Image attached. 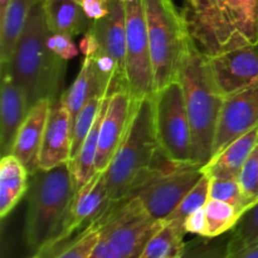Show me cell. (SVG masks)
Returning <instances> with one entry per match:
<instances>
[{"instance_id":"obj_1","label":"cell","mask_w":258,"mask_h":258,"mask_svg":"<svg viewBox=\"0 0 258 258\" xmlns=\"http://www.w3.org/2000/svg\"><path fill=\"white\" fill-rule=\"evenodd\" d=\"M154 96L134 101L127 131L105 170L111 202L131 197L154 174L173 163L159 145Z\"/></svg>"},{"instance_id":"obj_2","label":"cell","mask_w":258,"mask_h":258,"mask_svg":"<svg viewBox=\"0 0 258 258\" xmlns=\"http://www.w3.org/2000/svg\"><path fill=\"white\" fill-rule=\"evenodd\" d=\"M181 12L207 57L258 44V0H184Z\"/></svg>"},{"instance_id":"obj_3","label":"cell","mask_w":258,"mask_h":258,"mask_svg":"<svg viewBox=\"0 0 258 258\" xmlns=\"http://www.w3.org/2000/svg\"><path fill=\"white\" fill-rule=\"evenodd\" d=\"M44 0L33 8L23 34L8 66L19 87L24 91L29 107L43 98L60 97L66 60L48 45L50 30L45 19Z\"/></svg>"},{"instance_id":"obj_4","label":"cell","mask_w":258,"mask_h":258,"mask_svg":"<svg viewBox=\"0 0 258 258\" xmlns=\"http://www.w3.org/2000/svg\"><path fill=\"white\" fill-rule=\"evenodd\" d=\"M193 140V163L203 168L212 159L214 136L224 98L212 77L209 60L189 39L179 73Z\"/></svg>"},{"instance_id":"obj_5","label":"cell","mask_w":258,"mask_h":258,"mask_svg":"<svg viewBox=\"0 0 258 258\" xmlns=\"http://www.w3.org/2000/svg\"><path fill=\"white\" fill-rule=\"evenodd\" d=\"M76 194L71 161L32 175L28 188L24 237L27 246L39 251L57 234Z\"/></svg>"},{"instance_id":"obj_6","label":"cell","mask_w":258,"mask_h":258,"mask_svg":"<svg viewBox=\"0 0 258 258\" xmlns=\"http://www.w3.org/2000/svg\"><path fill=\"white\" fill-rule=\"evenodd\" d=\"M154 73V92L179 80L190 35L173 0H143Z\"/></svg>"},{"instance_id":"obj_7","label":"cell","mask_w":258,"mask_h":258,"mask_svg":"<svg viewBox=\"0 0 258 258\" xmlns=\"http://www.w3.org/2000/svg\"><path fill=\"white\" fill-rule=\"evenodd\" d=\"M161 226L136 197L112 202L103 213L100 238L90 258H138Z\"/></svg>"},{"instance_id":"obj_8","label":"cell","mask_w":258,"mask_h":258,"mask_svg":"<svg viewBox=\"0 0 258 258\" xmlns=\"http://www.w3.org/2000/svg\"><path fill=\"white\" fill-rule=\"evenodd\" d=\"M155 126L161 153L176 164L193 163V140L180 81L155 93Z\"/></svg>"},{"instance_id":"obj_9","label":"cell","mask_w":258,"mask_h":258,"mask_svg":"<svg viewBox=\"0 0 258 258\" xmlns=\"http://www.w3.org/2000/svg\"><path fill=\"white\" fill-rule=\"evenodd\" d=\"M126 14V87L133 101L154 96V73L143 0H121Z\"/></svg>"},{"instance_id":"obj_10","label":"cell","mask_w":258,"mask_h":258,"mask_svg":"<svg viewBox=\"0 0 258 258\" xmlns=\"http://www.w3.org/2000/svg\"><path fill=\"white\" fill-rule=\"evenodd\" d=\"M203 175V168L196 164L170 163L131 197L141 202L151 218L165 222Z\"/></svg>"},{"instance_id":"obj_11","label":"cell","mask_w":258,"mask_h":258,"mask_svg":"<svg viewBox=\"0 0 258 258\" xmlns=\"http://www.w3.org/2000/svg\"><path fill=\"white\" fill-rule=\"evenodd\" d=\"M209 68L222 97L237 95L258 85V44L208 57Z\"/></svg>"},{"instance_id":"obj_12","label":"cell","mask_w":258,"mask_h":258,"mask_svg":"<svg viewBox=\"0 0 258 258\" xmlns=\"http://www.w3.org/2000/svg\"><path fill=\"white\" fill-rule=\"evenodd\" d=\"M258 126V85L226 98L214 136L212 158Z\"/></svg>"},{"instance_id":"obj_13","label":"cell","mask_w":258,"mask_h":258,"mask_svg":"<svg viewBox=\"0 0 258 258\" xmlns=\"http://www.w3.org/2000/svg\"><path fill=\"white\" fill-rule=\"evenodd\" d=\"M133 108L134 101L127 88L120 87L111 91L98 135L96 171L106 170L112 160L127 131Z\"/></svg>"},{"instance_id":"obj_14","label":"cell","mask_w":258,"mask_h":258,"mask_svg":"<svg viewBox=\"0 0 258 258\" xmlns=\"http://www.w3.org/2000/svg\"><path fill=\"white\" fill-rule=\"evenodd\" d=\"M72 159V118L62 96L52 101L42 150L39 169L49 170Z\"/></svg>"},{"instance_id":"obj_15","label":"cell","mask_w":258,"mask_h":258,"mask_svg":"<svg viewBox=\"0 0 258 258\" xmlns=\"http://www.w3.org/2000/svg\"><path fill=\"white\" fill-rule=\"evenodd\" d=\"M30 107L27 96L13 78L8 66H2V98H0V148L2 155L12 154L18 131Z\"/></svg>"},{"instance_id":"obj_16","label":"cell","mask_w":258,"mask_h":258,"mask_svg":"<svg viewBox=\"0 0 258 258\" xmlns=\"http://www.w3.org/2000/svg\"><path fill=\"white\" fill-rule=\"evenodd\" d=\"M50 105V98H43L30 107L13 146L12 154L22 161L30 176L40 170V150Z\"/></svg>"},{"instance_id":"obj_17","label":"cell","mask_w":258,"mask_h":258,"mask_svg":"<svg viewBox=\"0 0 258 258\" xmlns=\"http://www.w3.org/2000/svg\"><path fill=\"white\" fill-rule=\"evenodd\" d=\"M90 30L97 39L100 50L115 60L118 75L126 85V14L123 3L110 0L108 14L98 20H92Z\"/></svg>"},{"instance_id":"obj_18","label":"cell","mask_w":258,"mask_h":258,"mask_svg":"<svg viewBox=\"0 0 258 258\" xmlns=\"http://www.w3.org/2000/svg\"><path fill=\"white\" fill-rule=\"evenodd\" d=\"M258 139V126L229 144L218 155L212 158L203 166V171L209 178L237 179L242 166Z\"/></svg>"},{"instance_id":"obj_19","label":"cell","mask_w":258,"mask_h":258,"mask_svg":"<svg viewBox=\"0 0 258 258\" xmlns=\"http://www.w3.org/2000/svg\"><path fill=\"white\" fill-rule=\"evenodd\" d=\"M42 0H10L0 15V64H9L33 8Z\"/></svg>"},{"instance_id":"obj_20","label":"cell","mask_w":258,"mask_h":258,"mask_svg":"<svg viewBox=\"0 0 258 258\" xmlns=\"http://www.w3.org/2000/svg\"><path fill=\"white\" fill-rule=\"evenodd\" d=\"M29 173L13 154L0 161V217L5 218L17 207L29 188Z\"/></svg>"},{"instance_id":"obj_21","label":"cell","mask_w":258,"mask_h":258,"mask_svg":"<svg viewBox=\"0 0 258 258\" xmlns=\"http://www.w3.org/2000/svg\"><path fill=\"white\" fill-rule=\"evenodd\" d=\"M45 19L52 33L76 35L85 34L92 20L86 15L77 0H44Z\"/></svg>"},{"instance_id":"obj_22","label":"cell","mask_w":258,"mask_h":258,"mask_svg":"<svg viewBox=\"0 0 258 258\" xmlns=\"http://www.w3.org/2000/svg\"><path fill=\"white\" fill-rule=\"evenodd\" d=\"M110 96V95H108ZM108 96L103 100L100 112L93 123L92 128L88 133L87 138L83 141L82 146L75 156L71 159V169H72L73 180H75L76 191L80 190L91 178L96 174V159H97L98 135H100L101 123L107 108Z\"/></svg>"},{"instance_id":"obj_23","label":"cell","mask_w":258,"mask_h":258,"mask_svg":"<svg viewBox=\"0 0 258 258\" xmlns=\"http://www.w3.org/2000/svg\"><path fill=\"white\" fill-rule=\"evenodd\" d=\"M96 91H103V92H111V88L105 87L101 83L97 73L95 70V63L91 55H86L83 59L81 71L78 73L75 82L71 85L67 91L62 93V98L70 111L71 118H72V125L76 116L78 115L83 106L86 105L91 96Z\"/></svg>"},{"instance_id":"obj_24","label":"cell","mask_w":258,"mask_h":258,"mask_svg":"<svg viewBox=\"0 0 258 258\" xmlns=\"http://www.w3.org/2000/svg\"><path fill=\"white\" fill-rule=\"evenodd\" d=\"M185 234L184 224L180 222H163L138 258H179L185 246Z\"/></svg>"},{"instance_id":"obj_25","label":"cell","mask_w":258,"mask_h":258,"mask_svg":"<svg viewBox=\"0 0 258 258\" xmlns=\"http://www.w3.org/2000/svg\"><path fill=\"white\" fill-rule=\"evenodd\" d=\"M206 212V236L218 237L228 233L236 227L243 214L241 209L226 202L209 199L204 207Z\"/></svg>"},{"instance_id":"obj_26","label":"cell","mask_w":258,"mask_h":258,"mask_svg":"<svg viewBox=\"0 0 258 258\" xmlns=\"http://www.w3.org/2000/svg\"><path fill=\"white\" fill-rule=\"evenodd\" d=\"M111 92H103V91H96L90 100L86 102L82 110L76 116L72 125V158L77 154L82 146L83 141L87 138L88 133L92 128L98 112H100L101 105L103 100L110 95Z\"/></svg>"},{"instance_id":"obj_27","label":"cell","mask_w":258,"mask_h":258,"mask_svg":"<svg viewBox=\"0 0 258 258\" xmlns=\"http://www.w3.org/2000/svg\"><path fill=\"white\" fill-rule=\"evenodd\" d=\"M231 232L218 237H201L186 242L179 258H228Z\"/></svg>"},{"instance_id":"obj_28","label":"cell","mask_w":258,"mask_h":258,"mask_svg":"<svg viewBox=\"0 0 258 258\" xmlns=\"http://www.w3.org/2000/svg\"><path fill=\"white\" fill-rule=\"evenodd\" d=\"M102 216L50 258H90L100 238Z\"/></svg>"},{"instance_id":"obj_29","label":"cell","mask_w":258,"mask_h":258,"mask_svg":"<svg viewBox=\"0 0 258 258\" xmlns=\"http://www.w3.org/2000/svg\"><path fill=\"white\" fill-rule=\"evenodd\" d=\"M258 244V202L249 207L231 231V253Z\"/></svg>"},{"instance_id":"obj_30","label":"cell","mask_w":258,"mask_h":258,"mask_svg":"<svg viewBox=\"0 0 258 258\" xmlns=\"http://www.w3.org/2000/svg\"><path fill=\"white\" fill-rule=\"evenodd\" d=\"M209 181H211L209 176L204 174L201 180L194 185V188L184 197L181 203L176 207L175 211L169 216L166 221H176L184 224L186 217L198 209L204 208L207 202L209 201Z\"/></svg>"},{"instance_id":"obj_31","label":"cell","mask_w":258,"mask_h":258,"mask_svg":"<svg viewBox=\"0 0 258 258\" xmlns=\"http://www.w3.org/2000/svg\"><path fill=\"white\" fill-rule=\"evenodd\" d=\"M237 179L247 211L258 202V139Z\"/></svg>"},{"instance_id":"obj_32","label":"cell","mask_w":258,"mask_h":258,"mask_svg":"<svg viewBox=\"0 0 258 258\" xmlns=\"http://www.w3.org/2000/svg\"><path fill=\"white\" fill-rule=\"evenodd\" d=\"M211 179V181H209V199L226 202V203L237 207L242 212L246 211L238 179Z\"/></svg>"},{"instance_id":"obj_33","label":"cell","mask_w":258,"mask_h":258,"mask_svg":"<svg viewBox=\"0 0 258 258\" xmlns=\"http://www.w3.org/2000/svg\"><path fill=\"white\" fill-rule=\"evenodd\" d=\"M48 45L58 57L64 60L76 58L78 54V48L71 35L62 34V33H50L48 38Z\"/></svg>"},{"instance_id":"obj_34","label":"cell","mask_w":258,"mask_h":258,"mask_svg":"<svg viewBox=\"0 0 258 258\" xmlns=\"http://www.w3.org/2000/svg\"><path fill=\"white\" fill-rule=\"evenodd\" d=\"M81 5L91 20L101 19L110 12V0H82Z\"/></svg>"},{"instance_id":"obj_35","label":"cell","mask_w":258,"mask_h":258,"mask_svg":"<svg viewBox=\"0 0 258 258\" xmlns=\"http://www.w3.org/2000/svg\"><path fill=\"white\" fill-rule=\"evenodd\" d=\"M184 229L186 233L197 234V236H206V212L204 208L198 209L197 212L186 217L184 221Z\"/></svg>"},{"instance_id":"obj_36","label":"cell","mask_w":258,"mask_h":258,"mask_svg":"<svg viewBox=\"0 0 258 258\" xmlns=\"http://www.w3.org/2000/svg\"><path fill=\"white\" fill-rule=\"evenodd\" d=\"M80 49L82 52V54L85 55H93L95 53L98 52L100 49V45H98L97 39L93 35V33L90 29L83 34V38L80 42Z\"/></svg>"},{"instance_id":"obj_37","label":"cell","mask_w":258,"mask_h":258,"mask_svg":"<svg viewBox=\"0 0 258 258\" xmlns=\"http://www.w3.org/2000/svg\"><path fill=\"white\" fill-rule=\"evenodd\" d=\"M228 258H258V244L232 252V253H229Z\"/></svg>"},{"instance_id":"obj_38","label":"cell","mask_w":258,"mask_h":258,"mask_svg":"<svg viewBox=\"0 0 258 258\" xmlns=\"http://www.w3.org/2000/svg\"><path fill=\"white\" fill-rule=\"evenodd\" d=\"M9 2H10V0H0V15H2L3 13L5 12L8 4H9Z\"/></svg>"},{"instance_id":"obj_39","label":"cell","mask_w":258,"mask_h":258,"mask_svg":"<svg viewBox=\"0 0 258 258\" xmlns=\"http://www.w3.org/2000/svg\"><path fill=\"white\" fill-rule=\"evenodd\" d=\"M77 2H78V3H81V2H82V0H77Z\"/></svg>"},{"instance_id":"obj_40","label":"cell","mask_w":258,"mask_h":258,"mask_svg":"<svg viewBox=\"0 0 258 258\" xmlns=\"http://www.w3.org/2000/svg\"><path fill=\"white\" fill-rule=\"evenodd\" d=\"M32 258H35V257H34V256H33V257H32Z\"/></svg>"}]
</instances>
